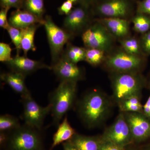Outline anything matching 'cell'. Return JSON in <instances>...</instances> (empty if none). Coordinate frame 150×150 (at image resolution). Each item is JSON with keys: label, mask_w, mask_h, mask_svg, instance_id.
Here are the masks:
<instances>
[{"label": "cell", "mask_w": 150, "mask_h": 150, "mask_svg": "<svg viewBox=\"0 0 150 150\" xmlns=\"http://www.w3.org/2000/svg\"><path fill=\"white\" fill-rule=\"evenodd\" d=\"M112 103L105 94L99 91H92L86 94L78 103V113L85 126L93 129L106 120L111 111Z\"/></svg>", "instance_id": "cell-1"}, {"label": "cell", "mask_w": 150, "mask_h": 150, "mask_svg": "<svg viewBox=\"0 0 150 150\" xmlns=\"http://www.w3.org/2000/svg\"><path fill=\"white\" fill-rule=\"evenodd\" d=\"M113 100L117 104L130 97L142 96L147 80L141 73H111Z\"/></svg>", "instance_id": "cell-2"}, {"label": "cell", "mask_w": 150, "mask_h": 150, "mask_svg": "<svg viewBox=\"0 0 150 150\" xmlns=\"http://www.w3.org/2000/svg\"><path fill=\"white\" fill-rule=\"evenodd\" d=\"M76 82H60L50 94L49 104L51 105L53 123L59 126L62 118L72 108L77 93Z\"/></svg>", "instance_id": "cell-3"}, {"label": "cell", "mask_w": 150, "mask_h": 150, "mask_svg": "<svg viewBox=\"0 0 150 150\" xmlns=\"http://www.w3.org/2000/svg\"><path fill=\"white\" fill-rule=\"evenodd\" d=\"M43 26L45 27L51 56V65L56 63L62 57L65 45L73 39L63 28L58 26L52 17L46 15L44 18Z\"/></svg>", "instance_id": "cell-4"}, {"label": "cell", "mask_w": 150, "mask_h": 150, "mask_svg": "<svg viewBox=\"0 0 150 150\" xmlns=\"http://www.w3.org/2000/svg\"><path fill=\"white\" fill-rule=\"evenodd\" d=\"M86 48L100 49L105 52L111 50L114 38L97 20L93 21L81 34Z\"/></svg>", "instance_id": "cell-5"}, {"label": "cell", "mask_w": 150, "mask_h": 150, "mask_svg": "<svg viewBox=\"0 0 150 150\" xmlns=\"http://www.w3.org/2000/svg\"><path fill=\"white\" fill-rule=\"evenodd\" d=\"M104 63L111 73H141L144 62L142 56L132 55L123 50L106 57Z\"/></svg>", "instance_id": "cell-6"}, {"label": "cell", "mask_w": 150, "mask_h": 150, "mask_svg": "<svg viewBox=\"0 0 150 150\" xmlns=\"http://www.w3.org/2000/svg\"><path fill=\"white\" fill-rule=\"evenodd\" d=\"M91 9L93 15L100 18L127 19L133 13L134 4L132 0H98Z\"/></svg>", "instance_id": "cell-7"}, {"label": "cell", "mask_w": 150, "mask_h": 150, "mask_svg": "<svg viewBox=\"0 0 150 150\" xmlns=\"http://www.w3.org/2000/svg\"><path fill=\"white\" fill-rule=\"evenodd\" d=\"M39 130L24 124L12 131L8 142L11 150H41Z\"/></svg>", "instance_id": "cell-8"}, {"label": "cell", "mask_w": 150, "mask_h": 150, "mask_svg": "<svg viewBox=\"0 0 150 150\" xmlns=\"http://www.w3.org/2000/svg\"><path fill=\"white\" fill-rule=\"evenodd\" d=\"M93 15L91 7L79 4L66 16L62 28L73 38L82 34L93 21L92 19Z\"/></svg>", "instance_id": "cell-9"}, {"label": "cell", "mask_w": 150, "mask_h": 150, "mask_svg": "<svg viewBox=\"0 0 150 150\" xmlns=\"http://www.w3.org/2000/svg\"><path fill=\"white\" fill-rule=\"evenodd\" d=\"M100 138L102 142H109L124 148L134 142L130 127L123 112L119 113L115 121L105 130Z\"/></svg>", "instance_id": "cell-10"}, {"label": "cell", "mask_w": 150, "mask_h": 150, "mask_svg": "<svg viewBox=\"0 0 150 150\" xmlns=\"http://www.w3.org/2000/svg\"><path fill=\"white\" fill-rule=\"evenodd\" d=\"M23 105V118L25 124L37 130H41L44 119L51 112V105L40 106L35 102L32 96L22 98Z\"/></svg>", "instance_id": "cell-11"}, {"label": "cell", "mask_w": 150, "mask_h": 150, "mask_svg": "<svg viewBox=\"0 0 150 150\" xmlns=\"http://www.w3.org/2000/svg\"><path fill=\"white\" fill-rule=\"evenodd\" d=\"M131 130L134 142L141 143L150 139V120L143 113L123 112Z\"/></svg>", "instance_id": "cell-12"}, {"label": "cell", "mask_w": 150, "mask_h": 150, "mask_svg": "<svg viewBox=\"0 0 150 150\" xmlns=\"http://www.w3.org/2000/svg\"><path fill=\"white\" fill-rule=\"evenodd\" d=\"M52 71L60 82L77 83L84 78V70L74 64L61 57L54 64L51 65Z\"/></svg>", "instance_id": "cell-13"}, {"label": "cell", "mask_w": 150, "mask_h": 150, "mask_svg": "<svg viewBox=\"0 0 150 150\" xmlns=\"http://www.w3.org/2000/svg\"><path fill=\"white\" fill-rule=\"evenodd\" d=\"M11 71L20 73L26 76L41 69L51 70V66H48L42 61H35L27 56L16 55L8 62L5 63Z\"/></svg>", "instance_id": "cell-14"}, {"label": "cell", "mask_w": 150, "mask_h": 150, "mask_svg": "<svg viewBox=\"0 0 150 150\" xmlns=\"http://www.w3.org/2000/svg\"><path fill=\"white\" fill-rule=\"evenodd\" d=\"M97 20L104 25L114 38L121 40L128 37L130 31V23L127 19L103 18Z\"/></svg>", "instance_id": "cell-15"}, {"label": "cell", "mask_w": 150, "mask_h": 150, "mask_svg": "<svg viewBox=\"0 0 150 150\" xmlns=\"http://www.w3.org/2000/svg\"><path fill=\"white\" fill-rule=\"evenodd\" d=\"M25 77L13 71L1 73L0 76L1 79L8 85L14 91L20 95L21 98L32 96L25 85Z\"/></svg>", "instance_id": "cell-16"}, {"label": "cell", "mask_w": 150, "mask_h": 150, "mask_svg": "<svg viewBox=\"0 0 150 150\" xmlns=\"http://www.w3.org/2000/svg\"><path fill=\"white\" fill-rule=\"evenodd\" d=\"M11 26L23 29L35 24L43 25L44 20H40L34 15L23 9H16L11 13L8 18Z\"/></svg>", "instance_id": "cell-17"}, {"label": "cell", "mask_w": 150, "mask_h": 150, "mask_svg": "<svg viewBox=\"0 0 150 150\" xmlns=\"http://www.w3.org/2000/svg\"><path fill=\"white\" fill-rule=\"evenodd\" d=\"M70 140L78 150H100L102 143L100 137H87L76 133Z\"/></svg>", "instance_id": "cell-18"}, {"label": "cell", "mask_w": 150, "mask_h": 150, "mask_svg": "<svg viewBox=\"0 0 150 150\" xmlns=\"http://www.w3.org/2000/svg\"><path fill=\"white\" fill-rule=\"evenodd\" d=\"M76 134L74 129L70 125L66 116L58 126V129L54 134L51 149L61 143L71 140Z\"/></svg>", "instance_id": "cell-19"}, {"label": "cell", "mask_w": 150, "mask_h": 150, "mask_svg": "<svg viewBox=\"0 0 150 150\" xmlns=\"http://www.w3.org/2000/svg\"><path fill=\"white\" fill-rule=\"evenodd\" d=\"M41 25H42L40 24H35L21 29V48L24 56H27L28 51H36V46L34 44V37L36 30Z\"/></svg>", "instance_id": "cell-20"}, {"label": "cell", "mask_w": 150, "mask_h": 150, "mask_svg": "<svg viewBox=\"0 0 150 150\" xmlns=\"http://www.w3.org/2000/svg\"><path fill=\"white\" fill-rule=\"evenodd\" d=\"M86 53V48L74 46L69 42L66 45L61 57L77 64L79 62L85 61Z\"/></svg>", "instance_id": "cell-21"}, {"label": "cell", "mask_w": 150, "mask_h": 150, "mask_svg": "<svg viewBox=\"0 0 150 150\" xmlns=\"http://www.w3.org/2000/svg\"><path fill=\"white\" fill-rule=\"evenodd\" d=\"M142 96L130 97L118 103L121 112H136L143 113V105L141 102Z\"/></svg>", "instance_id": "cell-22"}, {"label": "cell", "mask_w": 150, "mask_h": 150, "mask_svg": "<svg viewBox=\"0 0 150 150\" xmlns=\"http://www.w3.org/2000/svg\"><path fill=\"white\" fill-rule=\"evenodd\" d=\"M22 9L33 14L40 20H44L45 9L43 0H23Z\"/></svg>", "instance_id": "cell-23"}, {"label": "cell", "mask_w": 150, "mask_h": 150, "mask_svg": "<svg viewBox=\"0 0 150 150\" xmlns=\"http://www.w3.org/2000/svg\"><path fill=\"white\" fill-rule=\"evenodd\" d=\"M120 42L123 51L132 55L142 56L143 52L140 42L137 38L126 37L120 40Z\"/></svg>", "instance_id": "cell-24"}, {"label": "cell", "mask_w": 150, "mask_h": 150, "mask_svg": "<svg viewBox=\"0 0 150 150\" xmlns=\"http://www.w3.org/2000/svg\"><path fill=\"white\" fill-rule=\"evenodd\" d=\"M132 22L134 30L139 33L144 34L150 30V16L145 14L137 13Z\"/></svg>", "instance_id": "cell-25"}, {"label": "cell", "mask_w": 150, "mask_h": 150, "mask_svg": "<svg viewBox=\"0 0 150 150\" xmlns=\"http://www.w3.org/2000/svg\"><path fill=\"white\" fill-rule=\"evenodd\" d=\"M105 53L100 49L86 48L85 61L93 67H97L104 62L106 58Z\"/></svg>", "instance_id": "cell-26"}, {"label": "cell", "mask_w": 150, "mask_h": 150, "mask_svg": "<svg viewBox=\"0 0 150 150\" xmlns=\"http://www.w3.org/2000/svg\"><path fill=\"white\" fill-rule=\"evenodd\" d=\"M21 126L17 118L13 115L5 114L0 117V131H12Z\"/></svg>", "instance_id": "cell-27"}, {"label": "cell", "mask_w": 150, "mask_h": 150, "mask_svg": "<svg viewBox=\"0 0 150 150\" xmlns=\"http://www.w3.org/2000/svg\"><path fill=\"white\" fill-rule=\"evenodd\" d=\"M6 30L8 33L12 42L15 46L17 52L16 55H19L20 52L21 50V29L15 28L10 25Z\"/></svg>", "instance_id": "cell-28"}, {"label": "cell", "mask_w": 150, "mask_h": 150, "mask_svg": "<svg viewBox=\"0 0 150 150\" xmlns=\"http://www.w3.org/2000/svg\"><path fill=\"white\" fill-rule=\"evenodd\" d=\"M12 51L9 44L1 42L0 43V61L5 63L12 59L11 54Z\"/></svg>", "instance_id": "cell-29"}, {"label": "cell", "mask_w": 150, "mask_h": 150, "mask_svg": "<svg viewBox=\"0 0 150 150\" xmlns=\"http://www.w3.org/2000/svg\"><path fill=\"white\" fill-rule=\"evenodd\" d=\"M23 0H0L1 8H14L16 9H22Z\"/></svg>", "instance_id": "cell-30"}, {"label": "cell", "mask_w": 150, "mask_h": 150, "mask_svg": "<svg viewBox=\"0 0 150 150\" xmlns=\"http://www.w3.org/2000/svg\"><path fill=\"white\" fill-rule=\"evenodd\" d=\"M140 42L143 53L150 55V30L143 34Z\"/></svg>", "instance_id": "cell-31"}, {"label": "cell", "mask_w": 150, "mask_h": 150, "mask_svg": "<svg viewBox=\"0 0 150 150\" xmlns=\"http://www.w3.org/2000/svg\"><path fill=\"white\" fill-rule=\"evenodd\" d=\"M137 13L150 16V0H142L137 2Z\"/></svg>", "instance_id": "cell-32"}, {"label": "cell", "mask_w": 150, "mask_h": 150, "mask_svg": "<svg viewBox=\"0 0 150 150\" xmlns=\"http://www.w3.org/2000/svg\"><path fill=\"white\" fill-rule=\"evenodd\" d=\"M74 3L69 0H67L59 6L58 9L59 14L67 16L71 12L73 9Z\"/></svg>", "instance_id": "cell-33"}, {"label": "cell", "mask_w": 150, "mask_h": 150, "mask_svg": "<svg viewBox=\"0 0 150 150\" xmlns=\"http://www.w3.org/2000/svg\"><path fill=\"white\" fill-rule=\"evenodd\" d=\"M9 10L10 8H1L0 11V27L6 30L10 26L7 18L8 13Z\"/></svg>", "instance_id": "cell-34"}, {"label": "cell", "mask_w": 150, "mask_h": 150, "mask_svg": "<svg viewBox=\"0 0 150 150\" xmlns=\"http://www.w3.org/2000/svg\"><path fill=\"white\" fill-rule=\"evenodd\" d=\"M126 148L119 146L109 142H102L100 150H125Z\"/></svg>", "instance_id": "cell-35"}, {"label": "cell", "mask_w": 150, "mask_h": 150, "mask_svg": "<svg viewBox=\"0 0 150 150\" xmlns=\"http://www.w3.org/2000/svg\"><path fill=\"white\" fill-rule=\"evenodd\" d=\"M143 114L150 120V94L146 102L143 105Z\"/></svg>", "instance_id": "cell-36"}, {"label": "cell", "mask_w": 150, "mask_h": 150, "mask_svg": "<svg viewBox=\"0 0 150 150\" xmlns=\"http://www.w3.org/2000/svg\"><path fill=\"white\" fill-rule=\"evenodd\" d=\"M63 147L64 150H78L70 140L64 142L63 144Z\"/></svg>", "instance_id": "cell-37"}, {"label": "cell", "mask_w": 150, "mask_h": 150, "mask_svg": "<svg viewBox=\"0 0 150 150\" xmlns=\"http://www.w3.org/2000/svg\"><path fill=\"white\" fill-rule=\"evenodd\" d=\"M98 0H80V2L79 4H83L88 6L91 7L94 4H95Z\"/></svg>", "instance_id": "cell-38"}, {"label": "cell", "mask_w": 150, "mask_h": 150, "mask_svg": "<svg viewBox=\"0 0 150 150\" xmlns=\"http://www.w3.org/2000/svg\"><path fill=\"white\" fill-rule=\"evenodd\" d=\"M7 139L8 138L5 134V132H1V134H0V144H1V145H3L7 140Z\"/></svg>", "instance_id": "cell-39"}, {"label": "cell", "mask_w": 150, "mask_h": 150, "mask_svg": "<svg viewBox=\"0 0 150 150\" xmlns=\"http://www.w3.org/2000/svg\"><path fill=\"white\" fill-rule=\"evenodd\" d=\"M69 1L72 2L74 3V4H79L80 2V0H69Z\"/></svg>", "instance_id": "cell-40"}, {"label": "cell", "mask_w": 150, "mask_h": 150, "mask_svg": "<svg viewBox=\"0 0 150 150\" xmlns=\"http://www.w3.org/2000/svg\"><path fill=\"white\" fill-rule=\"evenodd\" d=\"M148 87V88L149 89L150 91V76L149 80H147L146 86Z\"/></svg>", "instance_id": "cell-41"}, {"label": "cell", "mask_w": 150, "mask_h": 150, "mask_svg": "<svg viewBox=\"0 0 150 150\" xmlns=\"http://www.w3.org/2000/svg\"><path fill=\"white\" fill-rule=\"evenodd\" d=\"M144 150H150V145L147 146Z\"/></svg>", "instance_id": "cell-42"}, {"label": "cell", "mask_w": 150, "mask_h": 150, "mask_svg": "<svg viewBox=\"0 0 150 150\" xmlns=\"http://www.w3.org/2000/svg\"><path fill=\"white\" fill-rule=\"evenodd\" d=\"M125 150H126V149H125ZM133 150L131 149V150Z\"/></svg>", "instance_id": "cell-43"}]
</instances>
